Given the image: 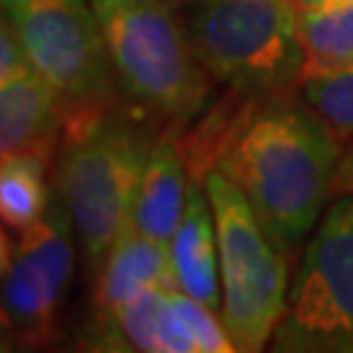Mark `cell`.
Returning a JSON list of instances; mask_svg holds the SVG:
<instances>
[{"label": "cell", "mask_w": 353, "mask_h": 353, "mask_svg": "<svg viewBox=\"0 0 353 353\" xmlns=\"http://www.w3.org/2000/svg\"><path fill=\"white\" fill-rule=\"evenodd\" d=\"M178 147L191 181L210 170L230 178L262 225L288 254L322 217L341 165V139L312 110L283 94L243 97L228 115L202 126Z\"/></svg>", "instance_id": "cell-1"}, {"label": "cell", "mask_w": 353, "mask_h": 353, "mask_svg": "<svg viewBox=\"0 0 353 353\" xmlns=\"http://www.w3.org/2000/svg\"><path fill=\"white\" fill-rule=\"evenodd\" d=\"M154 147L115 102L65 110L55 189L92 270H100L113 243L131 225L134 196Z\"/></svg>", "instance_id": "cell-2"}, {"label": "cell", "mask_w": 353, "mask_h": 353, "mask_svg": "<svg viewBox=\"0 0 353 353\" xmlns=\"http://www.w3.org/2000/svg\"><path fill=\"white\" fill-rule=\"evenodd\" d=\"M118 89L144 113L181 126L204 110L212 76L165 0H89Z\"/></svg>", "instance_id": "cell-3"}, {"label": "cell", "mask_w": 353, "mask_h": 353, "mask_svg": "<svg viewBox=\"0 0 353 353\" xmlns=\"http://www.w3.org/2000/svg\"><path fill=\"white\" fill-rule=\"evenodd\" d=\"M204 191L217 228L220 319L236 351H262L272 341L288 303L285 252L230 178L212 168L204 176Z\"/></svg>", "instance_id": "cell-4"}, {"label": "cell", "mask_w": 353, "mask_h": 353, "mask_svg": "<svg viewBox=\"0 0 353 353\" xmlns=\"http://www.w3.org/2000/svg\"><path fill=\"white\" fill-rule=\"evenodd\" d=\"M186 34L204 71L241 97L283 94L301 81L303 48L290 0H204Z\"/></svg>", "instance_id": "cell-5"}, {"label": "cell", "mask_w": 353, "mask_h": 353, "mask_svg": "<svg viewBox=\"0 0 353 353\" xmlns=\"http://www.w3.org/2000/svg\"><path fill=\"white\" fill-rule=\"evenodd\" d=\"M272 351L353 353V196H338L306 243Z\"/></svg>", "instance_id": "cell-6"}, {"label": "cell", "mask_w": 353, "mask_h": 353, "mask_svg": "<svg viewBox=\"0 0 353 353\" xmlns=\"http://www.w3.org/2000/svg\"><path fill=\"white\" fill-rule=\"evenodd\" d=\"M3 21L65 110L115 102V71L89 0H3Z\"/></svg>", "instance_id": "cell-7"}, {"label": "cell", "mask_w": 353, "mask_h": 353, "mask_svg": "<svg viewBox=\"0 0 353 353\" xmlns=\"http://www.w3.org/2000/svg\"><path fill=\"white\" fill-rule=\"evenodd\" d=\"M71 230V214L58 196L11 249L3 236L6 348H39L52 341L74 272Z\"/></svg>", "instance_id": "cell-8"}, {"label": "cell", "mask_w": 353, "mask_h": 353, "mask_svg": "<svg viewBox=\"0 0 353 353\" xmlns=\"http://www.w3.org/2000/svg\"><path fill=\"white\" fill-rule=\"evenodd\" d=\"M97 272L100 275L94 288V319L89 345L105 351H113L115 319L139 290L150 285L178 288L170 262V246L144 236L134 225H128L121 233V239L113 243Z\"/></svg>", "instance_id": "cell-9"}, {"label": "cell", "mask_w": 353, "mask_h": 353, "mask_svg": "<svg viewBox=\"0 0 353 353\" xmlns=\"http://www.w3.org/2000/svg\"><path fill=\"white\" fill-rule=\"evenodd\" d=\"M65 123V105L45 76L26 65L0 79V154L50 163Z\"/></svg>", "instance_id": "cell-10"}, {"label": "cell", "mask_w": 353, "mask_h": 353, "mask_svg": "<svg viewBox=\"0 0 353 353\" xmlns=\"http://www.w3.org/2000/svg\"><path fill=\"white\" fill-rule=\"evenodd\" d=\"M217 228H214L212 204L199 181L189 183L186 210L170 239V262L176 272V283L191 299L207 303L220 312L223 285L217 278Z\"/></svg>", "instance_id": "cell-11"}, {"label": "cell", "mask_w": 353, "mask_h": 353, "mask_svg": "<svg viewBox=\"0 0 353 353\" xmlns=\"http://www.w3.org/2000/svg\"><path fill=\"white\" fill-rule=\"evenodd\" d=\"M189 183V168L178 144L170 139L154 141L134 196L131 225L144 236L170 246V239L186 210Z\"/></svg>", "instance_id": "cell-12"}, {"label": "cell", "mask_w": 353, "mask_h": 353, "mask_svg": "<svg viewBox=\"0 0 353 353\" xmlns=\"http://www.w3.org/2000/svg\"><path fill=\"white\" fill-rule=\"evenodd\" d=\"M170 290L150 285L121 309L113 327V351L196 353V345L173 309Z\"/></svg>", "instance_id": "cell-13"}, {"label": "cell", "mask_w": 353, "mask_h": 353, "mask_svg": "<svg viewBox=\"0 0 353 353\" xmlns=\"http://www.w3.org/2000/svg\"><path fill=\"white\" fill-rule=\"evenodd\" d=\"M290 3L303 48V74L353 63V0Z\"/></svg>", "instance_id": "cell-14"}, {"label": "cell", "mask_w": 353, "mask_h": 353, "mask_svg": "<svg viewBox=\"0 0 353 353\" xmlns=\"http://www.w3.org/2000/svg\"><path fill=\"white\" fill-rule=\"evenodd\" d=\"M48 160L8 157L0 168V214L6 228L24 233L50 207L48 194Z\"/></svg>", "instance_id": "cell-15"}, {"label": "cell", "mask_w": 353, "mask_h": 353, "mask_svg": "<svg viewBox=\"0 0 353 353\" xmlns=\"http://www.w3.org/2000/svg\"><path fill=\"white\" fill-rule=\"evenodd\" d=\"M306 105L314 110L338 139L353 137V63L309 71L299 81Z\"/></svg>", "instance_id": "cell-16"}, {"label": "cell", "mask_w": 353, "mask_h": 353, "mask_svg": "<svg viewBox=\"0 0 353 353\" xmlns=\"http://www.w3.org/2000/svg\"><path fill=\"white\" fill-rule=\"evenodd\" d=\"M170 301L176 309L181 325L186 327L191 335V341L196 345V353H233L236 343L230 341L225 325L214 316V309H210L207 303L191 299L189 293H183L181 288L170 290Z\"/></svg>", "instance_id": "cell-17"}, {"label": "cell", "mask_w": 353, "mask_h": 353, "mask_svg": "<svg viewBox=\"0 0 353 353\" xmlns=\"http://www.w3.org/2000/svg\"><path fill=\"white\" fill-rule=\"evenodd\" d=\"M26 65H32L29 55L24 52L21 42L16 39L11 26L3 21V32H0V79L16 74Z\"/></svg>", "instance_id": "cell-18"}, {"label": "cell", "mask_w": 353, "mask_h": 353, "mask_svg": "<svg viewBox=\"0 0 353 353\" xmlns=\"http://www.w3.org/2000/svg\"><path fill=\"white\" fill-rule=\"evenodd\" d=\"M332 196H353V147L343 152L341 165L332 178Z\"/></svg>", "instance_id": "cell-19"}, {"label": "cell", "mask_w": 353, "mask_h": 353, "mask_svg": "<svg viewBox=\"0 0 353 353\" xmlns=\"http://www.w3.org/2000/svg\"><path fill=\"white\" fill-rule=\"evenodd\" d=\"M189 3H204V0H189Z\"/></svg>", "instance_id": "cell-20"}]
</instances>
